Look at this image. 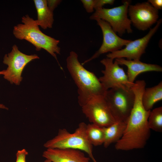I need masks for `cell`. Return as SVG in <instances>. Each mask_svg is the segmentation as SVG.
I'll list each match as a JSON object with an SVG mask.
<instances>
[{
    "label": "cell",
    "instance_id": "27",
    "mask_svg": "<svg viewBox=\"0 0 162 162\" xmlns=\"http://www.w3.org/2000/svg\"><path fill=\"white\" fill-rule=\"evenodd\" d=\"M44 162H52L48 159H46L45 160H44Z\"/></svg>",
    "mask_w": 162,
    "mask_h": 162
},
{
    "label": "cell",
    "instance_id": "1",
    "mask_svg": "<svg viewBox=\"0 0 162 162\" xmlns=\"http://www.w3.org/2000/svg\"><path fill=\"white\" fill-rule=\"evenodd\" d=\"M146 83L137 80L131 88L135 95L134 106L126 123L123 136L115 143L117 150L129 151L142 149L146 146L150 136L148 119L151 110H146L142 102Z\"/></svg>",
    "mask_w": 162,
    "mask_h": 162
},
{
    "label": "cell",
    "instance_id": "8",
    "mask_svg": "<svg viewBox=\"0 0 162 162\" xmlns=\"http://www.w3.org/2000/svg\"><path fill=\"white\" fill-rule=\"evenodd\" d=\"M81 107L83 113L91 123L106 127L116 122L104 96L94 97Z\"/></svg>",
    "mask_w": 162,
    "mask_h": 162
},
{
    "label": "cell",
    "instance_id": "26",
    "mask_svg": "<svg viewBox=\"0 0 162 162\" xmlns=\"http://www.w3.org/2000/svg\"><path fill=\"white\" fill-rule=\"evenodd\" d=\"M5 73V70H3L0 71V75L2 74V75H4Z\"/></svg>",
    "mask_w": 162,
    "mask_h": 162
},
{
    "label": "cell",
    "instance_id": "9",
    "mask_svg": "<svg viewBox=\"0 0 162 162\" xmlns=\"http://www.w3.org/2000/svg\"><path fill=\"white\" fill-rule=\"evenodd\" d=\"M111 58H106L100 62L105 67L101 71L103 76L99 80L105 89L108 90L116 87L131 88L134 84L130 82L126 74L117 62Z\"/></svg>",
    "mask_w": 162,
    "mask_h": 162
},
{
    "label": "cell",
    "instance_id": "6",
    "mask_svg": "<svg viewBox=\"0 0 162 162\" xmlns=\"http://www.w3.org/2000/svg\"><path fill=\"white\" fill-rule=\"evenodd\" d=\"M130 3V1H127L118 6L111 8L103 7L97 9L89 18L91 20L100 19L106 21L120 36H122L126 32L132 33L131 23L128 16Z\"/></svg>",
    "mask_w": 162,
    "mask_h": 162
},
{
    "label": "cell",
    "instance_id": "23",
    "mask_svg": "<svg viewBox=\"0 0 162 162\" xmlns=\"http://www.w3.org/2000/svg\"><path fill=\"white\" fill-rule=\"evenodd\" d=\"M46 1L48 7L50 10L53 12L55 9L60 4L62 0H48Z\"/></svg>",
    "mask_w": 162,
    "mask_h": 162
},
{
    "label": "cell",
    "instance_id": "14",
    "mask_svg": "<svg viewBox=\"0 0 162 162\" xmlns=\"http://www.w3.org/2000/svg\"><path fill=\"white\" fill-rule=\"evenodd\" d=\"M115 60L119 65H124L127 67L126 74L129 81L132 83H134L136 77L141 73L149 71H162L161 66L144 63L139 60H128L123 58H119L115 59Z\"/></svg>",
    "mask_w": 162,
    "mask_h": 162
},
{
    "label": "cell",
    "instance_id": "20",
    "mask_svg": "<svg viewBox=\"0 0 162 162\" xmlns=\"http://www.w3.org/2000/svg\"><path fill=\"white\" fill-rule=\"evenodd\" d=\"M83 7L88 13H91L94 11L95 0H81Z\"/></svg>",
    "mask_w": 162,
    "mask_h": 162
},
{
    "label": "cell",
    "instance_id": "3",
    "mask_svg": "<svg viewBox=\"0 0 162 162\" xmlns=\"http://www.w3.org/2000/svg\"><path fill=\"white\" fill-rule=\"evenodd\" d=\"M22 22L23 24L14 27L13 34L16 38L28 41L35 47L37 51L42 49L45 50L58 61L56 54L60 53V48L58 46L60 41L43 33L35 20L28 15L22 17Z\"/></svg>",
    "mask_w": 162,
    "mask_h": 162
},
{
    "label": "cell",
    "instance_id": "2",
    "mask_svg": "<svg viewBox=\"0 0 162 162\" xmlns=\"http://www.w3.org/2000/svg\"><path fill=\"white\" fill-rule=\"evenodd\" d=\"M67 67L78 88V102L81 107L95 97L104 96L106 90L95 74L85 68L77 54L70 52L66 59Z\"/></svg>",
    "mask_w": 162,
    "mask_h": 162
},
{
    "label": "cell",
    "instance_id": "17",
    "mask_svg": "<svg viewBox=\"0 0 162 162\" xmlns=\"http://www.w3.org/2000/svg\"><path fill=\"white\" fill-rule=\"evenodd\" d=\"M162 100V82L153 87L145 88L142 94V102L146 110H151L154 105Z\"/></svg>",
    "mask_w": 162,
    "mask_h": 162
},
{
    "label": "cell",
    "instance_id": "21",
    "mask_svg": "<svg viewBox=\"0 0 162 162\" xmlns=\"http://www.w3.org/2000/svg\"><path fill=\"white\" fill-rule=\"evenodd\" d=\"M28 153L25 149L17 151L16 154V162H26V158Z\"/></svg>",
    "mask_w": 162,
    "mask_h": 162
},
{
    "label": "cell",
    "instance_id": "25",
    "mask_svg": "<svg viewBox=\"0 0 162 162\" xmlns=\"http://www.w3.org/2000/svg\"><path fill=\"white\" fill-rule=\"evenodd\" d=\"M0 108L5 109L7 110H8V108L5 106L3 104H0Z\"/></svg>",
    "mask_w": 162,
    "mask_h": 162
},
{
    "label": "cell",
    "instance_id": "4",
    "mask_svg": "<svg viewBox=\"0 0 162 162\" xmlns=\"http://www.w3.org/2000/svg\"><path fill=\"white\" fill-rule=\"evenodd\" d=\"M86 124L80 123L74 132L70 133L65 128L59 129L58 134L45 143L48 148H71L84 152L93 162H97L93 154V146L86 135Z\"/></svg>",
    "mask_w": 162,
    "mask_h": 162
},
{
    "label": "cell",
    "instance_id": "5",
    "mask_svg": "<svg viewBox=\"0 0 162 162\" xmlns=\"http://www.w3.org/2000/svg\"><path fill=\"white\" fill-rule=\"evenodd\" d=\"M104 97L116 121L127 123L135 100V95L131 88L110 89L106 92Z\"/></svg>",
    "mask_w": 162,
    "mask_h": 162
},
{
    "label": "cell",
    "instance_id": "11",
    "mask_svg": "<svg viewBox=\"0 0 162 162\" xmlns=\"http://www.w3.org/2000/svg\"><path fill=\"white\" fill-rule=\"evenodd\" d=\"M162 19L158 21L154 28H150L148 33L142 38L131 40L123 49L110 53L107 58L113 59L119 58H126L128 60H139L145 50L152 36L156 32L162 22Z\"/></svg>",
    "mask_w": 162,
    "mask_h": 162
},
{
    "label": "cell",
    "instance_id": "13",
    "mask_svg": "<svg viewBox=\"0 0 162 162\" xmlns=\"http://www.w3.org/2000/svg\"><path fill=\"white\" fill-rule=\"evenodd\" d=\"M42 156L52 162H90L82 151L71 148H48Z\"/></svg>",
    "mask_w": 162,
    "mask_h": 162
},
{
    "label": "cell",
    "instance_id": "22",
    "mask_svg": "<svg viewBox=\"0 0 162 162\" xmlns=\"http://www.w3.org/2000/svg\"><path fill=\"white\" fill-rule=\"evenodd\" d=\"M115 1L114 0H95L94 8L96 10L102 8L106 4L112 5Z\"/></svg>",
    "mask_w": 162,
    "mask_h": 162
},
{
    "label": "cell",
    "instance_id": "19",
    "mask_svg": "<svg viewBox=\"0 0 162 162\" xmlns=\"http://www.w3.org/2000/svg\"><path fill=\"white\" fill-rule=\"evenodd\" d=\"M150 130L156 132H162V107L160 106L151 110L148 119Z\"/></svg>",
    "mask_w": 162,
    "mask_h": 162
},
{
    "label": "cell",
    "instance_id": "10",
    "mask_svg": "<svg viewBox=\"0 0 162 162\" xmlns=\"http://www.w3.org/2000/svg\"><path fill=\"white\" fill-rule=\"evenodd\" d=\"M128 14L131 23L142 31L147 30L157 23L159 17L158 10L148 2L130 4Z\"/></svg>",
    "mask_w": 162,
    "mask_h": 162
},
{
    "label": "cell",
    "instance_id": "24",
    "mask_svg": "<svg viewBox=\"0 0 162 162\" xmlns=\"http://www.w3.org/2000/svg\"><path fill=\"white\" fill-rule=\"evenodd\" d=\"M148 2L157 10L162 9V0H148Z\"/></svg>",
    "mask_w": 162,
    "mask_h": 162
},
{
    "label": "cell",
    "instance_id": "12",
    "mask_svg": "<svg viewBox=\"0 0 162 162\" xmlns=\"http://www.w3.org/2000/svg\"><path fill=\"white\" fill-rule=\"evenodd\" d=\"M100 27L103 36L102 43L99 50L90 58L81 64L86 63L99 57L101 55L108 52H112L122 49L131 40L122 39L118 36L110 25L106 21L100 19L96 20Z\"/></svg>",
    "mask_w": 162,
    "mask_h": 162
},
{
    "label": "cell",
    "instance_id": "18",
    "mask_svg": "<svg viewBox=\"0 0 162 162\" xmlns=\"http://www.w3.org/2000/svg\"><path fill=\"white\" fill-rule=\"evenodd\" d=\"M86 133L87 138L93 146L103 145L104 140L103 127L91 123L86 124Z\"/></svg>",
    "mask_w": 162,
    "mask_h": 162
},
{
    "label": "cell",
    "instance_id": "16",
    "mask_svg": "<svg viewBox=\"0 0 162 162\" xmlns=\"http://www.w3.org/2000/svg\"><path fill=\"white\" fill-rule=\"evenodd\" d=\"M126 126V122L116 121L111 125L103 127L104 140L103 144L105 148L108 147L113 143L118 141L123 135Z\"/></svg>",
    "mask_w": 162,
    "mask_h": 162
},
{
    "label": "cell",
    "instance_id": "7",
    "mask_svg": "<svg viewBox=\"0 0 162 162\" xmlns=\"http://www.w3.org/2000/svg\"><path fill=\"white\" fill-rule=\"evenodd\" d=\"M39 58L36 54L28 55L22 53L14 45L11 51L5 54L3 58V63L8 66L5 70L4 78L11 84L19 85L22 79V73L26 65L32 60Z\"/></svg>",
    "mask_w": 162,
    "mask_h": 162
},
{
    "label": "cell",
    "instance_id": "15",
    "mask_svg": "<svg viewBox=\"0 0 162 162\" xmlns=\"http://www.w3.org/2000/svg\"><path fill=\"white\" fill-rule=\"evenodd\" d=\"M37 13L35 21L38 25L44 29L52 27L54 21L53 12L48 7L46 0H34Z\"/></svg>",
    "mask_w": 162,
    "mask_h": 162
}]
</instances>
